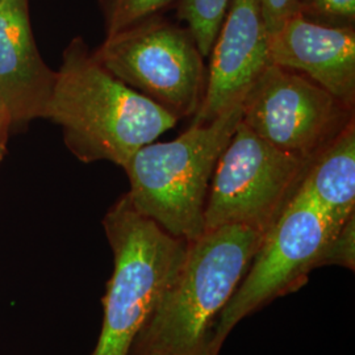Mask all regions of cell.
Wrapping results in <instances>:
<instances>
[{"label":"cell","instance_id":"obj_1","mask_svg":"<svg viewBox=\"0 0 355 355\" xmlns=\"http://www.w3.org/2000/svg\"><path fill=\"white\" fill-rule=\"evenodd\" d=\"M45 119L62 128L64 144L79 161H108L123 168L179 121L112 76L82 37L64 51Z\"/></svg>","mask_w":355,"mask_h":355},{"label":"cell","instance_id":"obj_2","mask_svg":"<svg viewBox=\"0 0 355 355\" xmlns=\"http://www.w3.org/2000/svg\"><path fill=\"white\" fill-rule=\"evenodd\" d=\"M263 239L259 230L230 224L189 242L177 275L129 355H212L216 322Z\"/></svg>","mask_w":355,"mask_h":355},{"label":"cell","instance_id":"obj_3","mask_svg":"<svg viewBox=\"0 0 355 355\" xmlns=\"http://www.w3.org/2000/svg\"><path fill=\"white\" fill-rule=\"evenodd\" d=\"M241 121V103L175 140L142 146L124 166L129 199L171 236L190 242L204 233L216 164Z\"/></svg>","mask_w":355,"mask_h":355},{"label":"cell","instance_id":"obj_4","mask_svg":"<svg viewBox=\"0 0 355 355\" xmlns=\"http://www.w3.org/2000/svg\"><path fill=\"white\" fill-rule=\"evenodd\" d=\"M114 272L103 297V325L91 355H129L183 262L189 242L139 212L128 193L103 218Z\"/></svg>","mask_w":355,"mask_h":355},{"label":"cell","instance_id":"obj_5","mask_svg":"<svg viewBox=\"0 0 355 355\" xmlns=\"http://www.w3.org/2000/svg\"><path fill=\"white\" fill-rule=\"evenodd\" d=\"M92 53L112 76L178 120L199 111L207 67L187 26L157 15L105 36Z\"/></svg>","mask_w":355,"mask_h":355},{"label":"cell","instance_id":"obj_6","mask_svg":"<svg viewBox=\"0 0 355 355\" xmlns=\"http://www.w3.org/2000/svg\"><path fill=\"white\" fill-rule=\"evenodd\" d=\"M313 159L280 150L240 121L216 164L204 230L239 224L266 234L299 190Z\"/></svg>","mask_w":355,"mask_h":355},{"label":"cell","instance_id":"obj_7","mask_svg":"<svg viewBox=\"0 0 355 355\" xmlns=\"http://www.w3.org/2000/svg\"><path fill=\"white\" fill-rule=\"evenodd\" d=\"M340 229L303 192L296 191L265 234L241 283L220 313L211 354L218 355L241 320L305 283L308 274L320 267L321 255Z\"/></svg>","mask_w":355,"mask_h":355},{"label":"cell","instance_id":"obj_8","mask_svg":"<svg viewBox=\"0 0 355 355\" xmlns=\"http://www.w3.org/2000/svg\"><path fill=\"white\" fill-rule=\"evenodd\" d=\"M354 120V108L306 76L271 64L241 102V123L283 152L316 158Z\"/></svg>","mask_w":355,"mask_h":355},{"label":"cell","instance_id":"obj_9","mask_svg":"<svg viewBox=\"0 0 355 355\" xmlns=\"http://www.w3.org/2000/svg\"><path fill=\"white\" fill-rule=\"evenodd\" d=\"M209 57L203 102L192 117L196 125L211 123L241 103L272 64L261 0H230Z\"/></svg>","mask_w":355,"mask_h":355},{"label":"cell","instance_id":"obj_10","mask_svg":"<svg viewBox=\"0 0 355 355\" xmlns=\"http://www.w3.org/2000/svg\"><path fill=\"white\" fill-rule=\"evenodd\" d=\"M271 62L306 76L355 107V28L312 23L296 15L270 35Z\"/></svg>","mask_w":355,"mask_h":355},{"label":"cell","instance_id":"obj_11","mask_svg":"<svg viewBox=\"0 0 355 355\" xmlns=\"http://www.w3.org/2000/svg\"><path fill=\"white\" fill-rule=\"evenodd\" d=\"M29 0H0V94L12 124L45 119L57 71L37 49Z\"/></svg>","mask_w":355,"mask_h":355},{"label":"cell","instance_id":"obj_12","mask_svg":"<svg viewBox=\"0 0 355 355\" xmlns=\"http://www.w3.org/2000/svg\"><path fill=\"white\" fill-rule=\"evenodd\" d=\"M299 191L341 228L355 211V121L318 153Z\"/></svg>","mask_w":355,"mask_h":355},{"label":"cell","instance_id":"obj_13","mask_svg":"<svg viewBox=\"0 0 355 355\" xmlns=\"http://www.w3.org/2000/svg\"><path fill=\"white\" fill-rule=\"evenodd\" d=\"M230 0H179L178 20L183 21L198 42L204 58L209 57Z\"/></svg>","mask_w":355,"mask_h":355},{"label":"cell","instance_id":"obj_14","mask_svg":"<svg viewBox=\"0 0 355 355\" xmlns=\"http://www.w3.org/2000/svg\"><path fill=\"white\" fill-rule=\"evenodd\" d=\"M105 36L114 35L145 19L164 13L177 0H98Z\"/></svg>","mask_w":355,"mask_h":355},{"label":"cell","instance_id":"obj_15","mask_svg":"<svg viewBox=\"0 0 355 355\" xmlns=\"http://www.w3.org/2000/svg\"><path fill=\"white\" fill-rule=\"evenodd\" d=\"M299 15L334 28H355V0H299Z\"/></svg>","mask_w":355,"mask_h":355},{"label":"cell","instance_id":"obj_16","mask_svg":"<svg viewBox=\"0 0 355 355\" xmlns=\"http://www.w3.org/2000/svg\"><path fill=\"white\" fill-rule=\"evenodd\" d=\"M327 265L355 268V216H350L333 236L320 259V267Z\"/></svg>","mask_w":355,"mask_h":355},{"label":"cell","instance_id":"obj_17","mask_svg":"<svg viewBox=\"0 0 355 355\" xmlns=\"http://www.w3.org/2000/svg\"><path fill=\"white\" fill-rule=\"evenodd\" d=\"M261 7L270 35L299 15V0H261Z\"/></svg>","mask_w":355,"mask_h":355},{"label":"cell","instance_id":"obj_18","mask_svg":"<svg viewBox=\"0 0 355 355\" xmlns=\"http://www.w3.org/2000/svg\"><path fill=\"white\" fill-rule=\"evenodd\" d=\"M12 125V119L8 111V107L0 94V164L3 162L7 154V144H8Z\"/></svg>","mask_w":355,"mask_h":355}]
</instances>
